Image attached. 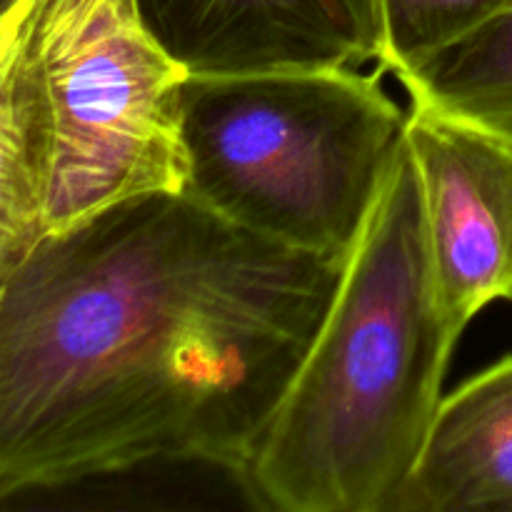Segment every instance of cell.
<instances>
[{"label": "cell", "mask_w": 512, "mask_h": 512, "mask_svg": "<svg viewBox=\"0 0 512 512\" xmlns=\"http://www.w3.org/2000/svg\"><path fill=\"white\" fill-rule=\"evenodd\" d=\"M343 268L185 190L43 230L0 275V498L145 463L243 473Z\"/></svg>", "instance_id": "1"}, {"label": "cell", "mask_w": 512, "mask_h": 512, "mask_svg": "<svg viewBox=\"0 0 512 512\" xmlns=\"http://www.w3.org/2000/svg\"><path fill=\"white\" fill-rule=\"evenodd\" d=\"M458 340L403 138L328 315L240 473L250 493L285 512H395Z\"/></svg>", "instance_id": "2"}, {"label": "cell", "mask_w": 512, "mask_h": 512, "mask_svg": "<svg viewBox=\"0 0 512 512\" xmlns=\"http://www.w3.org/2000/svg\"><path fill=\"white\" fill-rule=\"evenodd\" d=\"M378 75H188L185 193L248 233L348 260L405 138Z\"/></svg>", "instance_id": "3"}, {"label": "cell", "mask_w": 512, "mask_h": 512, "mask_svg": "<svg viewBox=\"0 0 512 512\" xmlns=\"http://www.w3.org/2000/svg\"><path fill=\"white\" fill-rule=\"evenodd\" d=\"M33 43L50 125L45 230L115 200L185 190L188 73L135 0H33Z\"/></svg>", "instance_id": "4"}, {"label": "cell", "mask_w": 512, "mask_h": 512, "mask_svg": "<svg viewBox=\"0 0 512 512\" xmlns=\"http://www.w3.org/2000/svg\"><path fill=\"white\" fill-rule=\"evenodd\" d=\"M405 143L440 303L463 335L490 303L512 298V138L410 103Z\"/></svg>", "instance_id": "5"}, {"label": "cell", "mask_w": 512, "mask_h": 512, "mask_svg": "<svg viewBox=\"0 0 512 512\" xmlns=\"http://www.w3.org/2000/svg\"><path fill=\"white\" fill-rule=\"evenodd\" d=\"M145 28L188 75L380 63L378 0H135Z\"/></svg>", "instance_id": "6"}, {"label": "cell", "mask_w": 512, "mask_h": 512, "mask_svg": "<svg viewBox=\"0 0 512 512\" xmlns=\"http://www.w3.org/2000/svg\"><path fill=\"white\" fill-rule=\"evenodd\" d=\"M512 512V355L443 398L395 512Z\"/></svg>", "instance_id": "7"}, {"label": "cell", "mask_w": 512, "mask_h": 512, "mask_svg": "<svg viewBox=\"0 0 512 512\" xmlns=\"http://www.w3.org/2000/svg\"><path fill=\"white\" fill-rule=\"evenodd\" d=\"M50 125L33 0L0 20V275L45 230Z\"/></svg>", "instance_id": "8"}, {"label": "cell", "mask_w": 512, "mask_h": 512, "mask_svg": "<svg viewBox=\"0 0 512 512\" xmlns=\"http://www.w3.org/2000/svg\"><path fill=\"white\" fill-rule=\"evenodd\" d=\"M410 103L512 138V5L488 25L400 75Z\"/></svg>", "instance_id": "9"}, {"label": "cell", "mask_w": 512, "mask_h": 512, "mask_svg": "<svg viewBox=\"0 0 512 512\" xmlns=\"http://www.w3.org/2000/svg\"><path fill=\"white\" fill-rule=\"evenodd\" d=\"M380 70L395 78L478 33L512 0H378Z\"/></svg>", "instance_id": "10"}, {"label": "cell", "mask_w": 512, "mask_h": 512, "mask_svg": "<svg viewBox=\"0 0 512 512\" xmlns=\"http://www.w3.org/2000/svg\"><path fill=\"white\" fill-rule=\"evenodd\" d=\"M20 3H23V0H0V20H3L10 10L18 8Z\"/></svg>", "instance_id": "11"}, {"label": "cell", "mask_w": 512, "mask_h": 512, "mask_svg": "<svg viewBox=\"0 0 512 512\" xmlns=\"http://www.w3.org/2000/svg\"><path fill=\"white\" fill-rule=\"evenodd\" d=\"M510 303H512V298H510Z\"/></svg>", "instance_id": "12"}]
</instances>
